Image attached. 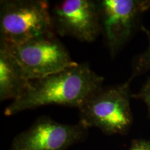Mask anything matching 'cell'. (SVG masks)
<instances>
[{
  "mask_svg": "<svg viewBox=\"0 0 150 150\" xmlns=\"http://www.w3.org/2000/svg\"><path fill=\"white\" fill-rule=\"evenodd\" d=\"M129 150H150V142L146 140H135Z\"/></svg>",
  "mask_w": 150,
  "mask_h": 150,
  "instance_id": "8fae6325",
  "label": "cell"
},
{
  "mask_svg": "<svg viewBox=\"0 0 150 150\" xmlns=\"http://www.w3.org/2000/svg\"><path fill=\"white\" fill-rule=\"evenodd\" d=\"M142 29L147 35L148 46L146 51L138 56L134 65V70L130 79L131 80L137 75L141 74L150 70V31L146 29L145 28H142Z\"/></svg>",
  "mask_w": 150,
  "mask_h": 150,
  "instance_id": "9c48e42d",
  "label": "cell"
},
{
  "mask_svg": "<svg viewBox=\"0 0 150 150\" xmlns=\"http://www.w3.org/2000/svg\"><path fill=\"white\" fill-rule=\"evenodd\" d=\"M102 32L111 55L129 40L140 16L150 8L149 0H99Z\"/></svg>",
  "mask_w": 150,
  "mask_h": 150,
  "instance_id": "5b68a950",
  "label": "cell"
},
{
  "mask_svg": "<svg viewBox=\"0 0 150 150\" xmlns=\"http://www.w3.org/2000/svg\"><path fill=\"white\" fill-rule=\"evenodd\" d=\"M54 32L45 0H4L0 4V44L16 45Z\"/></svg>",
  "mask_w": 150,
  "mask_h": 150,
  "instance_id": "3957f363",
  "label": "cell"
},
{
  "mask_svg": "<svg viewBox=\"0 0 150 150\" xmlns=\"http://www.w3.org/2000/svg\"><path fill=\"white\" fill-rule=\"evenodd\" d=\"M54 32L92 42L102 32L96 1L63 0L51 9Z\"/></svg>",
  "mask_w": 150,
  "mask_h": 150,
  "instance_id": "8992f818",
  "label": "cell"
},
{
  "mask_svg": "<svg viewBox=\"0 0 150 150\" xmlns=\"http://www.w3.org/2000/svg\"><path fill=\"white\" fill-rule=\"evenodd\" d=\"M86 131L80 122L65 125L41 117L14 138L10 150H65L80 141Z\"/></svg>",
  "mask_w": 150,
  "mask_h": 150,
  "instance_id": "52a82bcc",
  "label": "cell"
},
{
  "mask_svg": "<svg viewBox=\"0 0 150 150\" xmlns=\"http://www.w3.org/2000/svg\"><path fill=\"white\" fill-rule=\"evenodd\" d=\"M104 78L86 63H77L43 78L29 80L20 97L4 110L11 116L47 105L79 108L92 94L102 87Z\"/></svg>",
  "mask_w": 150,
  "mask_h": 150,
  "instance_id": "6da1fadb",
  "label": "cell"
},
{
  "mask_svg": "<svg viewBox=\"0 0 150 150\" xmlns=\"http://www.w3.org/2000/svg\"><path fill=\"white\" fill-rule=\"evenodd\" d=\"M134 98L140 99L147 105V109L150 113V79L144 84L139 93L133 95Z\"/></svg>",
  "mask_w": 150,
  "mask_h": 150,
  "instance_id": "30bf717a",
  "label": "cell"
},
{
  "mask_svg": "<svg viewBox=\"0 0 150 150\" xmlns=\"http://www.w3.org/2000/svg\"><path fill=\"white\" fill-rule=\"evenodd\" d=\"M129 79L118 86L102 88L92 94L79 109V122L97 127L106 134H125L132 122Z\"/></svg>",
  "mask_w": 150,
  "mask_h": 150,
  "instance_id": "7a4b0ae2",
  "label": "cell"
},
{
  "mask_svg": "<svg viewBox=\"0 0 150 150\" xmlns=\"http://www.w3.org/2000/svg\"><path fill=\"white\" fill-rule=\"evenodd\" d=\"M0 47L16 59L28 80L43 78L77 64L55 33L16 45L0 44Z\"/></svg>",
  "mask_w": 150,
  "mask_h": 150,
  "instance_id": "277c9868",
  "label": "cell"
},
{
  "mask_svg": "<svg viewBox=\"0 0 150 150\" xmlns=\"http://www.w3.org/2000/svg\"><path fill=\"white\" fill-rule=\"evenodd\" d=\"M18 61L4 48L0 47V100H16L29 84Z\"/></svg>",
  "mask_w": 150,
  "mask_h": 150,
  "instance_id": "ba28073f",
  "label": "cell"
}]
</instances>
